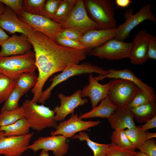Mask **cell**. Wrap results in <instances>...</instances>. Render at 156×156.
<instances>
[{
  "label": "cell",
  "mask_w": 156,
  "mask_h": 156,
  "mask_svg": "<svg viewBox=\"0 0 156 156\" xmlns=\"http://www.w3.org/2000/svg\"><path fill=\"white\" fill-rule=\"evenodd\" d=\"M34 48L35 64L39 74L35 86L31 89L32 102L40 99L44 86L54 73L62 71L69 66L78 64L86 58L84 50L63 47L44 34L33 29L27 37Z\"/></svg>",
  "instance_id": "1"
},
{
  "label": "cell",
  "mask_w": 156,
  "mask_h": 156,
  "mask_svg": "<svg viewBox=\"0 0 156 156\" xmlns=\"http://www.w3.org/2000/svg\"><path fill=\"white\" fill-rule=\"evenodd\" d=\"M86 9L99 29L116 28L115 8L111 0H83Z\"/></svg>",
  "instance_id": "2"
},
{
  "label": "cell",
  "mask_w": 156,
  "mask_h": 156,
  "mask_svg": "<svg viewBox=\"0 0 156 156\" xmlns=\"http://www.w3.org/2000/svg\"><path fill=\"white\" fill-rule=\"evenodd\" d=\"M22 106L24 117L33 129L40 131L48 127L55 128L57 126L55 118V113L49 107L43 104L38 105L28 99L26 100Z\"/></svg>",
  "instance_id": "3"
},
{
  "label": "cell",
  "mask_w": 156,
  "mask_h": 156,
  "mask_svg": "<svg viewBox=\"0 0 156 156\" xmlns=\"http://www.w3.org/2000/svg\"><path fill=\"white\" fill-rule=\"evenodd\" d=\"M34 53L31 50L22 55L3 57L0 56V73L17 79L26 72H35Z\"/></svg>",
  "instance_id": "4"
},
{
  "label": "cell",
  "mask_w": 156,
  "mask_h": 156,
  "mask_svg": "<svg viewBox=\"0 0 156 156\" xmlns=\"http://www.w3.org/2000/svg\"><path fill=\"white\" fill-rule=\"evenodd\" d=\"M92 73L105 76L107 75L108 72L107 70L90 63L84 62L80 64H73L69 66L61 73L53 76L50 79L52 83L45 90L42 91L39 103L44 104L46 100L50 97L51 92L54 88L69 78L83 74Z\"/></svg>",
  "instance_id": "5"
},
{
  "label": "cell",
  "mask_w": 156,
  "mask_h": 156,
  "mask_svg": "<svg viewBox=\"0 0 156 156\" xmlns=\"http://www.w3.org/2000/svg\"><path fill=\"white\" fill-rule=\"evenodd\" d=\"M151 7L150 4H146L135 14L132 8L126 10L124 15L126 21L116 27L114 38L124 41L129 36L131 31L141 23L148 20L155 22L156 19L151 11Z\"/></svg>",
  "instance_id": "6"
},
{
  "label": "cell",
  "mask_w": 156,
  "mask_h": 156,
  "mask_svg": "<svg viewBox=\"0 0 156 156\" xmlns=\"http://www.w3.org/2000/svg\"><path fill=\"white\" fill-rule=\"evenodd\" d=\"M61 24L62 29L71 28L83 34L93 29H99L95 23L88 15L83 0H78L73 9Z\"/></svg>",
  "instance_id": "7"
},
{
  "label": "cell",
  "mask_w": 156,
  "mask_h": 156,
  "mask_svg": "<svg viewBox=\"0 0 156 156\" xmlns=\"http://www.w3.org/2000/svg\"><path fill=\"white\" fill-rule=\"evenodd\" d=\"M132 45V42H126L114 38L92 49L88 54L89 56L110 60L129 58Z\"/></svg>",
  "instance_id": "8"
},
{
  "label": "cell",
  "mask_w": 156,
  "mask_h": 156,
  "mask_svg": "<svg viewBox=\"0 0 156 156\" xmlns=\"http://www.w3.org/2000/svg\"><path fill=\"white\" fill-rule=\"evenodd\" d=\"M108 94V97L118 107H127L139 87L125 79H114Z\"/></svg>",
  "instance_id": "9"
},
{
  "label": "cell",
  "mask_w": 156,
  "mask_h": 156,
  "mask_svg": "<svg viewBox=\"0 0 156 156\" xmlns=\"http://www.w3.org/2000/svg\"><path fill=\"white\" fill-rule=\"evenodd\" d=\"M18 15L21 21L55 41L56 36L62 29L60 23L42 15L31 14L24 11Z\"/></svg>",
  "instance_id": "10"
},
{
  "label": "cell",
  "mask_w": 156,
  "mask_h": 156,
  "mask_svg": "<svg viewBox=\"0 0 156 156\" xmlns=\"http://www.w3.org/2000/svg\"><path fill=\"white\" fill-rule=\"evenodd\" d=\"M33 133L22 136L6 137L0 131V155L4 156H21L29 149Z\"/></svg>",
  "instance_id": "11"
},
{
  "label": "cell",
  "mask_w": 156,
  "mask_h": 156,
  "mask_svg": "<svg viewBox=\"0 0 156 156\" xmlns=\"http://www.w3.org/2000/svg\"><path fill=\"white\" fill-rule=\"evenodd\" d=\"M100 120L84 121L77 114H73L67 120L61 122L50 133L51 135H61L67 139L73 137L77 132L88 130L99 124Z\"/></svg>",
  "instance_id": "12"
},
{
  "label": "cell",
  "mask_w": 156,
  "mask_h": 156,
  "mask_svg": "<svg viewBox=\"0 0 156 156\" xmlns=\"http://www.w3.org/2000/svg\"><path fill=\"white\" fill-rule=\"evenodd\" d=\"M67 138L61 135L41 137L28 146L29 149L36 152L40 150L51 151L54 156H63L69 148Z\"/></svg>",
  "instance_id": "13"
},
{
  "label": "cell",
  "mask_w": 156,
  "mask_h": 156,
  "mask_svg": "<svg viewBox=\"0 0 156 156\" xmlns=\"http://www.w3.org/2000/svg\"><path fill=\"white\" fill-rule=\"evenodd\" d=\"M58 96L60 101V106L55 107V118L57 121H61L70 114L74 112L75 109L79 106L84 105L88 102L87 99H83L81 96V90H77L70 96H66L59 93Z\"/></svg>",
  "instance_id": "14"
},
{
  "label": "cell",
  "mask_w": 156,
  "mask_h": 156,
  "mask_svg": "<svg viewBox=\"0 0 156 156\" xmlns=\"http://www.w3.org/2000/svg\"><path fill=\"white\" fill-rule=\"evenodd\" d=\"M12 10L5 7L3 13L0 16V27L10 34L18 32L28 37L33 29L18 18Z\"/></svg>",
  "instance_id": "15"
},
{
  "label": "cell",
  "mask_w": 156,
  "mask_h": 156,
  "mask_svg": "<svg viewBox=\"0 0 156 156\" xmlns=\"http://www.w3.org/2000/svg\"><path fill=\"white\" fill-rule=\"evenodd\" d=\"M0 56L8 57L24 54L31 50L32 45L27 36L13 34L1 45Z\"/></svg>",
  "instance_id": "16"
},
{
  "label": "cell",
  "mask_w": 156,
  "mask_h": 156,
  "mask_svg": "<svg viewBox=\"0 0 156 156\" xmlns=\"http://www.w3.org/2000/svg\"><path fill=\"white\" fill-rule=\"evenodd\" d=\"M151 34L141 29L135 36L133 41L129 58L132 64L140 65L148 59V46Z\"/></svg>",
  "instance_id": "17"
},
{
  "label": "cell",
  "mask_w": 156,
  "mask_h": 156,
  "mask_svg": "<svg viewBox=\"0 0 156 156\" xmlns=\"http://www.w3.org/2000/svg\"><path fill=\"white\" fill-rule=\"evenodd\" d=\"M108 74L105 76L99 75L94 77L97 81L102 80L106 78L120 79L129 80L135 84L142 90L153 102L156 101V96L153 88L143 82L136 76L130 70L125 69L121 70L110 69L108 70Z\"/></svg>",
  "instance_id": "18"
},
{
  "label": "cell",
  "mask_w": 156,
  "mask_h": 156,
  "mask_svg": "<svg viewBox=\"0 0 156 156\" xmlns=\"http://www.w3.org/2000/svg\"><path fill=\"white\" fill-rule=\"evenodd\" d=\"M116 28L105 29H93L83 34L79 42L84 47L86 53L108 40L114 38Z\"/></svg>",
  "instance_id": "19"
},
{
  "label": "cell",
  "mask_w": 156,
  "mask_h": 156,
  "mask_svg": "<svg viewBox=\"0 0 156 156\" xmlns=\"http://www.w3.org/2000/svg\"><path fill=\"white\" fill-rule=\"evenodd\" d=\"M88 80L89 84L81 91V96L82 98L87 96L90 98L92 108L93 109L97 106L100 102L107 97L112 80L106 84H101L91 74H89Z\"/></svg>",
  "instance_id": "20"
},
{
  "label": "cell",
  "mask_w": 156,
  "mask_h": 156,
  "mask_svg": "<svg viewBox=\"0 0 156 156\" xmlns=\"http://www.w3.org/2000/svg\"><path fill=\"white\" fill-rule=\"evenodd\" d=\"M134 117L127 107L118 108L107 119L111 127L114 130L130 129L136 127Z\"/></svg>",
  "instance_id": "21"
},
{
  "label": "cell",
  "mask_w": 156,
  "mask_h": 156,
  "mask_svg": "<svg viewBox=\"0 0 156 156\" xmlns=\"http://www.w3.org/2000/svg\"><path fill=\"white\" fill-rule=\"evenodd\" d=\"M118 108L108 97L103 99L98 106L89 112L81 114L79 117L81 119L99 117L109 118Z\"/></svg>",
  "instance_id": "22"
},
{
  "label": "cell",
  "mask_w": 156,
  "mask_h": 156,
  "mask_svg": "<svg viewBox=\"0 0 156 156\" xmlns=\"http://www.w3.org/2000/svg\"><path fill=\"white\" fill-rule=\"evenodd\" d=\"M30 128L29 123L25 117L11 125L0 127V130L6 137L26 135L29 133Z\"/></svg>",
  "instance_id": "23"
},
{
  "label": "cell",
  "mask_w": 156,
  "mask_h": 156,
  "mask_svg": "<svg viewBox=\"0 0 156 156\" xmlns=\"http://www.w3.org/2000/svg\"><path fill=\"white\" fill-rule=\"evenodd\" d=\"M138 122L145 123L156 116V103L153 102L129 109Z\"/></svg>",
  "instance_id": "24"
},
{
  "label": "cell",
  "mask_w": 156,
  "mask_h": 156,
  "mask_svg": "<svg viewBox=\"0 0 156 156\" xmlns=\"http://www.w3.org/2000/svg\"><path fill=\"white\" fill-rule=\"evenodd\" d=\"M130 141L136 149L138 148L146 140L156 137L155 133H149L140 130L137 127L125 130Z\"/></svg>",
  "instance_id": "25"
},
{
  "label": "cell",
  "mask_w": 156,
  "mask_h": 156,
  "mask_svg": "<svg viewBox=\"0 0 156 156\" xmlns=\"http://www.w3.org/2000/svg\"><path fill=\"white\" fill-rule=\"evenodd\" d=\"M73 139H77L80 141L86 142L87 144L92 151L93 156H106L109 144H101L96 142L90 139L88 134L83 131L75 135Z\"/></svg>",
  "instance_id": "26"
},
{
  "label": "cell",
  "mask_w": 156,
  "mask_h": 156,
  "mask_svg": "<svg viewBox=\"0 0 156 156\" xmlns=\"http://www.w3.org/2000/svg\"><path fill=\"white\" fill-rule=\"evenodd\" d=\"M38 78V76L35 72L23 73L16 79L15 88L24 94L35 86Z\"/></svg>",
  "instance_id": "27"
},
{
  "label": "cell",
  "mask_w": 156,
  "mask_h": 156,
  "mask_svg": "<svg viewBox=\"0 0 156 156\" xmlns=\"http://www.w3.org/2000/svg\"><path fill=\"white\" fill-rule=\"evenodd\" d=\"M110 139L111 142L123 149L135 151L136 149L126 135L125 130H114L111 135Z\"/></svg>",
  "instance_id": "28"
},
{
  "label": "cell",
  "mask_w": 156,
  "mask_h": 156,
  "mask_svg": "<svg viewBox=\"0 0 156 156\" xmlns=\"http://www.w3.org/2000/svg\"><path fill=\"white\" fill-rule=\"evenodd\" d=\"M24 117L22 106L14 110L6 111L0 113V127L12 124Z\"/></svg>",
  "instance_id": "29"
},
{
  "label": "cell",
  "mask_w": 156,
  "mask_h": 156,
  "mask_svg": "<svg viewBox=\"0 0 156 156\" xmlns=\"http://www.w3.org/2000/svg\"><path fill=\"white\" fill-rule=\"evenodd\" d=\"M16 79L0 73V104L5 101L15 88Z\"/></svg>",
  "instance_id": "30"
},
{
  "label": "cell",
  "mask_w": 156,
  "mask_h": 156,
  "mask_svg": "<svg viewBox=\"0 0 156 156\" xmlns=\"http://www.w3.org/2000/svg\"><path fill=\"white\" fill-rule=\"evenodd\" d=\"M78 0H63L52 20L58 23L62 22L67 16Z\"/></svg>",
  "instance_id": "31"
},
{
  "label": "cell",
  "mask_w": 156,
  "mask_h": 156,
  "mask_svg": "<svg viewBox=\"0 0 156 156\" xmlns=\"http://www.w3.org/2000/svg\"><path fill=\"white\" fill-rule=\"evenodd\" d=\"M24 94L20 90L15 87L2 107L1 112L16 109L19 107V101Z\"/></svg>",
  "instance_id": "32"
},
{
  "label": "cell",
  "mask_w": 156,
  "mask_h": 156,
  "mask_svg": "<svg viewBox=\"0 0 156 156\" xmlns=\"http://www.w3.org/2000/svg\"><path fill=\"white\" fill-rule=\"evenodd\" d=\"M45 1V0H23V10L31 14L42 15Z\"/></svg>",
  "instance_id": "33"
},
{
  "label": "cell",
  "mask_w": 156,
  "mask_h": 156,
  "mask_svg": "<svg viewBox=\"0 0 156 156\" xmlns=\"http://www.w3.org/2000/svg\"><path fill=\"white\" fill-rule=\"evenodd\" d=\"M62 0H46L42 15L52 20Z\"/></svg>",
  "instance_id": "34"
},
{
  "label": "cell",
  "mask_w": 156,
  "mask_h": 156,
  "mask_svg": "<svg viewBox=\"0 0 156 156\" xmlns=\"http://www.w3.org/2000/svg\"><path fill=\"white\" fill-rule=\"evenodd\" d=\"M152 102H153L151 101L142 90L139 88L134 96L128 105L127 107L130 109Z\"/></svg>",
  "instance_id": "35"
},
{
  "label": "cell",
  "mask_w": 156,
  "mask_h": 156,
  "mask_svg": "<svg viewBox=\"0 0 156 156\" xmlns=\"http://www.w3.org/2000/svg\"><path fill=\"white\" fill-rule=\"evenodd\" d=\"M136 152L123 149L111 142L109 144L106 156H134Z\"/></svg>",
  "instance_id": "36"
},
{
  "label": "cell",
  "mask_w": 156,
  "mask_h": 156,
  "mask_svg": "<svg viewBox=\"0 0 156 156\" xmlns=\"http://www.w3.org/2000/svg\"><path fill=\"white\" fill-rule=\"evenodd\" d=\"M55 42L63 47L80 50H84L83 45L79 41L66 38L57 35Z\"/></svg>",
  "instance_id": "37"
},
{
  "label": "cell",
  "mask_w": 156,
  "mask_h": 156,
  "mask_svg": "<svg viewBox=\"0 0 156 156\" xmlns=\"http://www.w3.org/2000/svg\"><path fill=\"white\" fill-rule=\"evenodd\" d=\"M138 149L148 156H156V141L153 138L146 140Z\"/></svg>",
  "instance_id": "38"
},
{
  "label": "cell",
  "mask_w": 156,
  "mask_h": 156,
  "mask_svg": "<svg viewBox=\"0 0 156 156\" xmlns=\"http://www.w3.org/2000/svg\"><path fill=\"white\" fill-rule=\"evenodd\" d=\"M83 34L81 32L71 28L62 29L57 35L69 39L79 41Z\"/></svg>",
  "instance_id": "39"
},
{
  "label": "cell",
  "mask_w": 156,
  "mask_h": 156,
  "mask_svg": "<svg viewBox=\"0 0 156 156\" xmlns=\"http://www.w3.org/2000/svg\"><path fill=\"white\" fill-rule=\"evenodd\" d=\"M23 2L22 0H0V2L5 4L18 15L24 11Z\"/></svg>",
  "instance_id": "40"
},
{
  "label": "cell",
  "mask_w": 156,
  "mask_h": 156,
  "mask_svg": "<svg viewBox=\"0 0 156 156\" xmlns=\"http://www.w3.org/2000/svg\"><path fill=\"white\" fill-rule=\"evenodd\" d=\"M148 59H156V38L151 34L148 41Z\"/></svg>",
  "instance_id": "41"
},
{
  "label": "cell",
  "mask_w": 156,
  "mask_h": 156,
  "mask_svg": "<svg viewBox=\"0 0 156 156\" xmlns=\"http://www.w3.org/2000/svg\"><path fill=\"white\" fill-rule=\"evenodd\" d=\"M140 130L146 131L149 129L156 127V116L148 120L145 123L140 126H137Z\"/></svg>",
  "instance_id": "42"
},
{
  "label": "cell",
  "mask_w": 156,
  "mask_h": 156,
  "mask_svg": "<svg viewBox=\"0 0 156 156\" xmlns=\"http://www.w3.org/2000/svg\"><path fill=\"white\" fill-rule=\"evenodd\" d=\"M115 3L117 7L125 8L128 7L132 1L130 0H116Z\"/></svg>",
  "instance_id": "43"
},
{
  "label": "cell",
  "mask_w": 156,
  "mask_h": 156,
  "mask_svg": "<svg viewBox=\"0 0 156 156\" xmlns=\"http://www.w3.org/2000/svg\"><path fill=\"white\" fill-rule=\"evenodd\" d=\"M9 37L3 30L0 27V46Z\"/></svg>",
  "instance_id": "44"
},
{
  "label": "cell",
  "mask_w": 156,
  "mask_h": 156,
  "mask_svg": "<svg viewBox=\"0 0 156 156\" xmlns=\"http://www.w3.org/2000/svg\"><path fill=\"white\" fill-rule=\"evenodd\" d=\"M38 156H49L48 151L44 150H41L40 153Z\"/></svg>",
  "instance_id": "45"
},
{
  "label": "cell",
  "mask_w": 156,
  "mask_h": 156,
  "mask_svg": "<svg viewBox=\"0 0 156 156\" xmlns=\"http://www.w3.org/2000/svg\"><path fill=\"white\" fill-rule=\"evenodd\" d=\"M134 156H148L143 153L140 151L136 152Z\"/></svg>",
  "instance_id": "46"
},
{
  "label": "cell",
  "mask_w": 156,
  "mask_h": 156,
  "mask_svg": "<svg viewBox=\"0 0 156 156\" xmlns=\"http://www.w3.org/2000/svg\"><path fill=\"white\" fill-rule=\"evenodd\" d=\"M5 7L3 5V4L0 2V16L3 13Z\"/></svg>",
  "instance_id": "47"
},
{
  "label": "cell",
  "mask_w": 156,
  "mask_h": 156,
  "mask_svg": "<svg viewBox=\"0 0 156 156\" xmlns=\"http://www.w3.org/2000/svg\"><path fill=\"white\" fill-rule=\"evenodd\" d=\"M1 130H0V131H1Z\"/></svg>",
  "instance_id": "48"
}]
</instances>
